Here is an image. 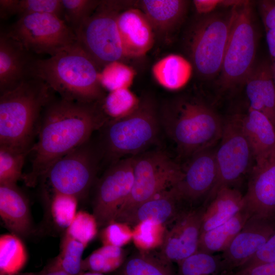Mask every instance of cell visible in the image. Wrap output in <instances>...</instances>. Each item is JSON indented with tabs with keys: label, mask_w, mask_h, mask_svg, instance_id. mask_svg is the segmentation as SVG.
Here are the masks:
<instances>
[{
	"label": "cell",
	"mask_w": 275,
	"mask_h": 275,
	"mask_svg": "<svg viewBox=\"0 0 275 275\" xmlns=\"http://www.w3.org/2000/svg\"><path fill=\"white\" fill-rule=\"evenodd\" d=\"M220 144L215 150L217 178L203 205H207L216 194L231 185L247 172L252 158L250 144L243 131L241 115H235L224 121Z\"/></svg>",
	"instance_id": "12"
},
{
	"label": "cell",
	"mask_w": 275,
	"mask_h": 275,
	"mask_svg": "<svg viewBox=\"0 0 275 275\" xmlns=\"http://www.w3.org/2000/svg\"><path fill=\"white\" fill-rule=\"evenodd\" d=\"M241 122L256 162L267 158L275 150L274 124L265 115L250 108L241 116Z\"/></svg>",
	"instance_id": "23"
},
{
	"label": "cell",
	"mask_w": 275,
	"mask_h": 275,
	"mask_svg": "<svg viewBox=\"0 0 275 275\" xmlns=\"http://www.w3.org/2000/svg\"><path fill=\"white\" fill-rule=\"evenodd\" d=\"M35 59L19 42L1 31L0 35V92L14 89L30 77Z\"/></svg>",
	"instance_id": "18"
},
{
	"label": "cell",
	"mask_w": 275,
	"mask_h": 275,
	"mask_svg": "<svg viewBox=\"0 0 275 275\" xmlns=\"http://www.w3.org/2000/svg\"><path fill=\"white\" fill-rule=\"evenodd\" d=\"M30 153L0 146V185L16 184L22 178V168Z\"/></svg>",
	"instance_id": "35"
},
{
	"label": "cell",
	"mask_w": 275,
	"mask_h": 275,
	"mask_svg": "<svg viewBox=\"0 0 275 275\" xmlns=\"http://www.w3.org/2000/svg\"><path fill=\"white\" fill-rule=\"evenodd\" d=\"M78 275H103L102 273L91 272V271H81Z\"/></svg>",
	"instance_id": "48"
},
{
	"label": "cell",
	"mask_w": 275,
	"mask_h": 275,
	"mask_svg": "<svg viewBox=\"0 0 275 275\" xmlns=\"http://www.w3.org/2000/svg\"><path fill=\"white\" fill-rule=\"evenodd\" d=\"M0 216L11 233L26 237L33 232L28 199L16 184L0 185Z\"/></svg>",
	"instance_id": "21"
},
{
	"label": "cell",
	"mask_w": 275,
	"mask_h": 275,
	"mask_svg": "<svg viewBox=\"0 0 275 275\" xmlns=\"http://www.w3.org/2000/svg\"><path fill=\"white\" fill-rule=\"evenodd\" d=\"M178 265V275H227L220 256L200 251L185 259Z\"/></svg>",
	"instance_id": "33"
},
{
	"label": "cell",
	"mask_w": 275,
	"mask_h": 275,
	"mask_svg": "<svg viewBox=\"0 0 275 275\" xmlns=\"http://www.w3.org/2000/svg\"><path fill=\"white\" fill-rule=\"evenodd\" d=\"M27 259L26 249L20 237L13 233L1 236L0 274H17Z\"/></svg>",
	"instance_id": "29"
},
{
	"label": "cell",
	"mask_w": 275,
	"mask_h": 275,
	"mask_svg": "<svg viewBox=\"0 0 275 275\" xmlns=\"http://www.w3.org/2000/svg\"><path fill=\"white\" fill-rule=\"evenodd\" d=\"M125 260V252L122 248L103 245L82 260L81 270L110 272L120 268Z\"/></svg>",
	"instance_id": "31"
},
{
	"label": "cell",
	"mask_w": 275,
	"mask_h": 275,
	"mask_svg": "<svg viewBox=\"0 0 275 275\" xmlns=\"http://www.w3.org/2000/svg\"><path fill=\"white\" fill-rule=\"evenodd\" d=\"M248 1L234 7V17L220 71L223 89L244 83L255 66L257 34Z\"/></svg>",
	"instance_id": "6"
},
{
	"label": "cell",
	"mask_w": 275,
	"mask_h": 275,
	"mask_svg": "<svg viewBox=\"0 0 275 275\" xmlns=\"http://www.w3.org/2000/svg\"><path fill=\"white\" fill-rule=\"evenodd\" d=\"M111 2H101L75 34L80 46L98 66L125 58L117 17Z\"/></svg>",
	"instance_id": "11"
},
{
	"label": "cell",
	"mask_w": 275,
	"mask_h": 275,
	"mask_svg": "<svg viewBox=\"0 0 275 275\" xmlns=\"http://www.w3.org/2000/svg\"><path fill=\"white\" fill-rule=\"evenodd\" d=\"M243 207V195L238 190L232 187L221 189L205 206L201 234L225 223Z\"/></svg>",
	"instance_id": "24"
},
{
	"label": "cell",
	"mask_w": 275,
	"mask_h": 275,
	"mask_svg": "<svg viewBox=\"0 0 275 275\" xmlns=\"http://www.w3.org/2000/svg\"><path fill=\"white\" fill-rule=\"evenodd\" d=\"M221 0H195L193 1L195 8L198 13L209 14L217 6H222Z\"/></svg>",
	"instance_id": "45"
},
{
	"label": "cell",
	"mask_w": 275,
	"mask_h": 275,
	"mask_svg": "<svg viewBox=\"0 0 275 275\" xmlns=\"http://www.w3.org/2000/svg\"><path fill=\"white\" fill-rule=\"evenodd\" d=\"M227 275H275V261L238 269Z\"/></svg>",
	"instance_id": "43"
},
{
	"label": "cell",
	"mask_w": 275,
	"mask_h": 275,
	"mask_svg": "<svg viewBox=\"0 0 275 275\" xmlns=\"http://www.w3.org/2000/svg\"><path fill=\"white\" fill-rule=\"evenodd\" d=\"M117 20L126 57H142L152 48L155 32L141 10H125L118 14Z\"/></svg>",
	"instance_id": "19"
},
{
	"label": "cell",
	"mask_w": 275,
	"mask_h": 275,
	"mask_svg": "<svg viewBox=\"0 0 275 275\" xmlns=\"http://www.w3.org/2000/svg\"><path fill=\"white\" fill-rule=\"evenodd\" d=\"M5 32L31 53L50 57L78 42L64 19L49 13L23 15Z\"/></svg>",
	"instance_id": "10"
},
{
	"label": "cell",
	"mask_w": 275,
	"mask_h": 275,
	"mask_svg": "<svg viewBox=\"0 0 275 275\" xmlns=\"http://www.w3.org/2000/svg\"><path fill=\"white\" fill-rule=\"evenodd\" d=\"M107 121L103 129L99 145L102 157L112 161L120 157L135 154L157 139L160 121L151 99L141 100L138 108L121 119Z\"/></svg>",
	"instance_id": "5"
},
{
	"label": "cell",
	"mask_w": 275,
	"mask_h": 275,
	"mask_svg": "<svg viewBox=\"0 0 275 275\" xmlns=\"http://www.w3.org/2000/svg\"><path fill=\"white\" fill-rule=\"evenodd\" d=\"M98 228L97 221L93 214L85 211H79L66 230L65 235L87 247L96 236Z\"/></svg>",
	"instance_id": "40"
},
{
	"label": "cell",
	"mask_w": 275,
	"mask_h": 275,
	"mask_svg": "<svg viewBox=\"0 0 275 275\" xmlns=\"http://www.w3.org/2000/svg\"><path fill=\"white\" fill-rule=\"evenodd\" d=\"M160 121L180 153L188 156L220 140L224 122L212 108L196 99L167 106Z\"/></svg>",
	"instance_id": "4"
},
{
	"label": "cell",
	"mask_w": 275,
	"mask_h": 275,
	"mask_svg": "<svg viewBox=\"0 0 275 275\" xmlns=\"http://www.w3.org/2000/svg\"><path fill=\"white\" fill-rule=\"evenodd\" d=\"M193 65L186 58L177 54H168L154 64L152 74L162 88L170 91L179 90L188 82Z\"/></svg>",
	"instance_id": "26"
},
{
	"label": "cell",
	"mask_w": 275,
	"mask_h": 275,
	"mask_svg": "<svg viewBox=\"0 0 275 275\" xmlns=\"http://www.w3.org/2000/svg\"><path fill=\"white\" fill-rule=\"evenodd\" d=\"M119 275H176L172 264L158 254L140 251L126 259Z\"/></svg>",
	"instance_id": "28"
},
{
	"label": "cell",
	"mask_w": 275,
	"mask_h": 275,
	"mask_svg": "<svg viewBox=\"0 0 275 275\" xmlns=\"http://www.w3.org/2000/svg\"><path fill=\"white\" fill-rule=\"evenodd\" d=\"M251 217L244 207L225 223L201 234L198 251L210 254L223 252Z\"/></svg>",
	"instance_id": "27"
},
{
	"label": "cell",
	"mask_w": 275,
	"mask_h": 275,
	"mask_svg": "<svg viewBox=\"0 0 275 275\" xmlns=\"http://www.w3.org/2000/svg\"><path fill=\"white\" fill-rule=\"evenodd\" d=\"M233 17L234 7L228 13L207 14L193 27L188 47L191 63L201 77L210 78L220 72Z\"/></svg>",
	"instance_id": "7"
},
{
	"label": "cell",
	"mask_w": 275,
	"mask_h": 275,
	"mask_svg": "<svg viewBox=\"0 0 275 275\" xmlns=\"http://www.w3.org/2000/svg\"><path fill=\"white\" fill-rule=\"evenodd\" d=\"M132 228L128 224L113 222L103 227L100 238L103 245L123 246L132 240Z\"/></svg>",
	"instance_id": "41"
},
{
	"label": "cell",
	"mask_w": 275,
	"mask_h": 275,
	"mask_svg": "<svg viewBox=\"0 0 275 275\" xmlns=\"http://www.w3.org/2000/svg\"><path fill=\"white\" fill-rule=\"evenodd\" d=\"M185 208L172 187L119 217L116 222H123L133 227L142 222L151 221L165 226Z\"/></svg>",
	"instance_id": "20"
},
{
	"label": "cell",
	"mask_w": 275,
	"mask_h": 275,
	"mask_svg": "<svg viewBox=\"0 0 275 275\" xmlns=\"http://www.w3.org/2000/svg\"><path fill=\"white\" fill-rule=\"evenodd\" d=\"M86 248L81 243L64 235L60 252L52 263L70 275H78L82 271L81 258Z\"/></svg>",
	"instance_id": "36"
},
{
	"label": "cell",
	"mask_w": 275,
	"mask_h": 275,
	"mask_svg": "<svg viewBox=\"0 0 275 275\" xmlns=\"http://www.w3.org/2000/svg\"><path fill=\"white\" fill-rule=\"evenodd\" d=\"M274 233L275 220L251 216L220 256L225 272L240 268Z\"/></svg>",
	"instance_id": "17"
},
{
	"label": "cell",
	"mask_w": 275,
	"mask_h": 275,
	"mask_svg": "<svg viewBox=\"0 0 275 275\" xmlns=\"http://www.w3.org/2000/svg\"><path fill=\"white\" fill-rule=\"evenodd\" d=\"M42 270L43 275H70L62 269L57 267L52 262Z\"/></svg>",
	"instance_id": "47"
},
{
	"label": "cell",
	"mask_w": 275,
	"mask_h": 275,
	"mask_svg": "<svg viewBox=\"0 0 275 275\" xmlns=\"http://www.w3.org/2000/svg\"><path fill=\"white\" fill-rule=\"evenodd\" d=\"M259 8L266 31L275 29V1H261Z\"/></svg>",
	"instance_id": "44"
},
{
	"label": "cell",
	"mask_w": 275,
	"mask_h": 275,
	"mask_svg": "<svg viewBox=\"0 0 275 275\" xmlns=\"http://www.w3.org/2000/svg\"><path fill=\"white\" fill-rule=\"evenodd\" d=\"M213 147L199 150L190 156L183 175L174 186L178 197L189 207L202 198L205 199L216 182L217 167Z\"/></svg>",
	"instance_id": "15"
},
{
	"label": "cell",
	"mask_w": 275,
	"mask_h": 275,
	"mask_svg": "<svg viewBox=\"0 0 275 275\" xmlns=\"http://www.w3.org/2000/svg\"><path fill=\"white\" fill-rule=\"evenodd\" d=\"M98 66L78 42L45 59H35L30 76L45 82L60 98L92 103L104 98Z\"/></svg>",
	"instance_id": "3"
},
{
	"label": "cell",
	"mask_w": 275,
	"mask_h": 275,
	"mask_svg": "<svg viewBox=\"0 0 275 275\" xmlns=\"http://www.w3.org/2000/svg\"><path fill=\"white\" fill-rule=\"evenodd\" d=\"M101 102L105 116L112 120L133 113L139 107L141 100L129 89H120L109 92Z\"/></svg>",
	"instance_id": "32"
},
{
	"label": "cell",
	"mask_w": 275,
	"mask_h": 275,
	"mask_svg": "<svg viewBox=\"0 0 275 275\" xmlns=\"http://www.w3.org/2000/svg\"><path fill=\"white\" fill-rule=\"evenodd\" d=\"M100 102L87 103L54 98L44 108L30 154L31 167L22 179L34 187L58 159L91 139L108 121Z\"/></svg>",
	"instance_id": "1"
},
{
	"label": "cell",
	"mask_w": 275,
	"mask_h": 275,
	"mask_svg": "<svg viewBox=\"0 0 275 275\" xmlns=\"http://www.w3.org/2000/svg\"><path fill=\"white\" fill-rule=\"evenodd\" d=\"M271 65H272L273 82H274V88H275V59L274 60L273 63Z\"/></svg>",
	"instance_id": "49"
},
{
	"label": "cell",
	"mask_w": 275,
	"mask_h": 275,
	"mask_svg": "<svg viewBox=\"0 0 275 275\" xmlns=\"http://www.w3.org/2000/svg\"><path fill=\"white\" fill-rule=\"evenodd\" d=\"M244 84L250 108L265 115L275 126V88L272 65L266 62L255 65Z\"/></svg>",
	"instance_id": "22"
},
{
	"label": "cell",
	"mask_w": 275,
	"mask_h": 275,
	"mask_svg": "<svg viewBox=\"0 0 275 275\" xmlns=\"http://www.w3.org/2000/svg\"><path fill=\"white\" fill-rule=\"evenodd\" d=\"M205 206L187 207L165 226L159 256L172 264H179L198 251Z\"/></svg>",
	"instance_id": "14"
},
{
	"label": "cell",
	"mask_w": 275,
	"mask_h": 275,
	"mask_svg": "<svg viewBox=\"0 0 275 275\" xmlns=\"http://www.w3.org/2000/svg\"><path fill=\"white\" fill-rule=\"evenodd\" d=\"M132 228V240L141 251L149 252L161 245L165 226L151 221L142 222Z\"/></svg>",
	"instance_id": "37"
},
{
	"label": "cell",
	"mask_w": 275,
	"mask_h": 275,
	"mask_svg": "<svg viewBox=\"0 0 275 275\" xmlns=\"http://www.w3.org/2000/svg\"><path fill=\"white\" fill-rule=\"evenodd\" d=\"M63 19L75 32L93 13L100 3L91 0H61Z\"/></svg>",
	"instance_id": "39"
},
{
	"label": "cell",
	"mask_w": 275,
	"mask_h": 275,
	"mask_svg": "<svg viewBox=\"0 0 275 275\" xmlns=\"http://www.w3.org/2000/svg\"><path fill=\"white\" fill-rule=\"evenodd\" d=\"M243 200L251 216L275 220V150L253 167Z\"/></svg>",
	"instance_id": "16"
},
{
	"label": "cell",
	"mask_w": 275,
	"mask_h": 275,
	"mask_svg": "<svg viewBox=\"0 0 275 275\" xmlns=\"http://www.w3.org/2000/svg\"><path fill=\"white\" fill-rule=\"evenodd\" d=\"M183 175V169L162 151H154L134 156L131 191L116 221L158 194L174 186Z\"/></svg>",
	"instance_id": "9"
},
{
	"label": "cell",
	"mask_w": 275,
	"mask_h": 275,
	"mask_svg": "<svg viewBox=\"0 0 275 275\" xmlns=\"http://www.w3.org/2000/svg\"><path fill=\"white\" fill-rule=\"evenodd\" d=\"M187 2L182 0H144L141 10L150 22L154 32L169 33L182 21Z\"/></svg>",
	"instance_id": "25"
},
{
	"label": "cell",
	"mask_w": 275,
	"mask_h": 275,
	"mask_svg": "<svg viewBox=\"0 0 275 275\" xmlns=\"http://www.w3.org/2000/svg\"><path fill=\"white\" fill-rule=\"evenodd\" d=\"M274 261L275 233L266 241V242L251 259L238 269L246 268L261 263Z\"/></svg>",
	"instance_id": "42"
},
{
	"label": "cell",
	"mask_w": 275,
	"mask_h": 275,
	"mask_svg": "<svg viewBox=\"0 0 275 275\" xmlns=\"http://www.w3.org/2000/svg\"><path fill=\"white\" fill-rule=\"evenodd\" d=\"M78 201L73 196L53 193L51 199L50 212L57 227L66 230L69 226L77 213Z\"/></svg>",
	"instance_id": "38"
},
{
	"label": "cell",
	"mask_w": 275,
	"mask_h": 275,
	"mask_svg": "<svg viewBox=\"0 0 275 275\" xmlns=\"http://www.w3.org/2000/svg\"><path fill=\"white\" fill-rule=\"evenodd\" d=\"M0 275H5V274H0ZM26 275H43V270L39 272L35 273H28Z\"/></svg>",
	"instance_id": "50"
},
{
	"label": "cell",
	"mask_w": 275,
	"mask_h": 275,
	"mask_svg": "<svg viewBox=\"0 0 275 275\" xmlns=\"http://www.w3.org/2000/svg\"><path fill=\"white\" fill-rule=\"evenodd\" d=\"M101 157L99 144L91 139L56 161L43 179L47 180L53 193L83 199L94 183Z\"/></svg>",
	"instance_id": "8"
},
{
	"label": "cell",
	"mask_w": 275,
	"mask_h": 275,
	"mask_svg": "<svg viewBox=\"0 0 275 275\" xmlns=\"http://www.w3.org/2000/svg\"><path fill=\"white\" fill-rule=\"evenodd\" d=\"M54 93L43 80L30 76L1 94L0 146L30 153L42 112L56 98Z\"/></svg>",
	"instance_id": "2"
},
{
	"label": "cell",
	"mask_w": 275,
	"mask_h": 275,
	"mask_svg": "<svg viewBox=\"0 0 275 275\" xmlns=\"http://www.w3.org/2000/svg\"><path fill=\"white\" fill-rule=\"evenodd\" d=\"M32 13H49L63 19L61 0H1L0 17L6 19Z\"/></svg>",
	"instance_id": "30"
},
{
	"label": "cell",
	"mask_w": 275,
	"mask_h": 275,
	"mask_svg": "<svg viewBox=\"0 0 275 275\" xmlns=\"http://www.w3.org/2000/svg\"><path fill=\"white\" fill-rule=\"evenodd\" d=\"M134 156L112 163L97 184L93 214L99 228L115 222L130 194L133 182Z\"/></svg>",
	"instance_id": "13"
},
{
	"label": "cell",
	"mask_w": 275,
	"mask_h": 275,
	"mask_svg": "<svg viewBox=\"0 0 275 275\" xmlns=\"http://www.w3.org/2000/svg\"><path fill=\"white\" fill-rule=\"evenodd\" d=\"M136 73L134 69L120 61L110 63L99 72V81L103 89L109 92L120 89H129Z\"/></svg>",
	"instance_id": "34"
},
{
	"label": "cell",
	"mask_w": 275,
	"mask_h": 275,
	"mask_svg": "<svg viewBox=\"0 0 275 275\" xmlns=\"http://www.w3.org/2000/svg\"><path fill=\"white\" fill-rule=\"evenodd\" d=\"M266 31V42L271 57L275 59V29Z\"/></svg>",
	"instance_id": "46"
}]
</instances>
